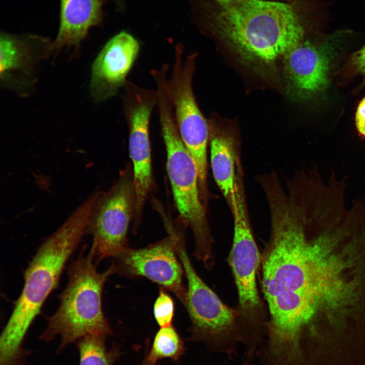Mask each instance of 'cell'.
<instances>
[{
	"label": "cell",
	"instance_id": "obj_1",
	"mask_svg": "<svg viewBox=\"0 0 365 365\" xmlns=\"http://www.w3.org/2000/svg\"><path fill=\"white\" fill-rule=\"evenodd\" d=\"M268 205L259 274L264 353L284 363L321 359L365 340V216L327 199L281 197Z\"/></svg>",
	"mask_w": 365,
	"mask_h": 365
},
{
	"label": "cell",
	"instance_id": "obj_2",
	"mask_svg": "<svg viewBox=\"0 0 365 365\" xmlns=\"http://www.w3.org/2000/svg\"><path fill=\"white\" fill-rule=\"evenodd\" d=\"M194 21L224 39L244 60L271 64L302 42L304 29L289 4L236 0L204 10L190 1Z\"/></svg>",
	"mask_w": 365,
	"mask_h": 365
},
{
	"label": "cell",
	"instance_id": "obj_3",
	"mask_svg": "<svg viewBox=\"0 0 365 365\" xmlns=\"http://www.w3.org/2000/svg\"><path fill=\"white\" fill-rule=\"evenodd\" d=\"M96 200L89 196L48 237L25 270L22 290L0 337V359L6 364H21L31 353L23 347L26 335L85 233Z\"/></svg>",
	"mask_w": 365,
	"mask_h": 365
},
{
	"label": "cell",
	"instance_id": "obj_4",
	"mask_svg": "<svg viewBox=\"0 0 365 365\" xmlns=\"http://www.w3.org/2000/svg\"><path fill=\"white\" fill-rule=\"evenodd\" d=\"M83 247L68 267V282L59 296L56 311L46 317L47 325L40 336L49 342L56 336L61 338L57 353L89 335H113L112 327L102 307V294L106 280L117 272L114 262L105 271H97L93 250L84 256Z\"/></svg>",
	"mask_w": 365,
	"mask_h": 365
},
{
	"label": "cell",
	"instance_id": "obj_5",
	"mask_svg": "<svg viewBox=\"0 0 365 365\" xmlns=\"http://www.w3.org/2000/svg\"><path fill=\"white\" fill-rule=\"evenodd\" d=\"M156 106L174 203L182 225L192 231L194 256L206 268L210 269L214 265V240L207 217V208L201 197L197 168L181 138L171 104L163 88L157 90Z\"/></svg>",
	"mask_w": 365,
	"mask_h": 365
},
{
	"label": "cell",
	"instance_id": "obj_6",
	"mask_svg": "<svg viewBox=\"0 0 365 365\" xmlns=\"http://www.w3.org/2000/svg\"><path fill=\"white\" fill-rule=\"evenodd\" d=\"M231 213L234 232L228 262L237 293L235 308L241 338L247 342L256 343L266 335L268 313L258 286L261 253L252 232L245 195L237 197L236 206Z\"/></svg>",
	"mask_w": 365,
	"mask_h": 365
},
{
	"label": "cell",
	"instance_id": "obj_7",
	"mask_svg": "<svg viewBox=\"0 0 365 365\" xmlns=\"http://www.w3.org/2000/svg\"><path fill=\"white\" fill-rule=\"evenodd\" d=\"M176 248L187 280L182 304L191 320V339L232 357L241 343L236 308L225 304L198 274L186 251L184 236L178 238Z\"/></svg>",
	"mask_w": 365,
	"mask_h": 365
},
{
	"label": "cell",
	"instance_id": "obj_8",
	"mask_svg": "<svg viewBox=\"0 0 365 365\" xmlns=\"http://www.w3.org/2000/svg\"><path fill=\"white\" fill-rule=\"evenodd\" d=\"M184 51L182 44L176 45L171 73L166 80L165 87L181 138L196 163L200 191L206 194L209 192V124L199 108L193 87L198 53L185 55Z\"/></svg>",
	"mask_w": 365,
	"mask_h": 365
},
{
	"label": "cell",
	"instance_id": "obj_9",
	"mask_svg": "<svg viewBox=\"0 0 365 365\" xmlns=\"http://www.w3.org/2000/svg\"><path fill=\"white\" fill-rule=\"evenodd\" d=\"M132 167L126 166L105 192H100L85 231L92 235L96 263L116 258L128 246L127 233L135 208Z\"/></svg>",
	"mask_w": 365,
	"mask_h": 365
},
{
	"label": "cell",
	"instance_id": "obj_10",
	"mask_svg": "<svg viewBox=\"0 0 365 365\" xmlns=\"http://www.w3.org/2000/svg\"><path fill=\"white\" fill-rule=\"evenodd\" d=\"M123 114L129 131L128 147L135 193L133 222L141 223L143 209L153 186L150 127L157 105L156 90L127 81L123 87Z\"/></svg>",
	"mask_w": 365,
	"mask_h": 365
},
{
	"label": "cell",
	"instance_id": "obj_11",
	"mask_svg": "<svg viewBox=\"0 0 365 365\" xmlns=\"http://www.w3.org/2000/svg\"><path fill=\"white\" fill-rule=\"evenodd\" d=\"M165 224L168 236L141 248L128 247L116 258L117 272L129 278L145 277L173 293L183 303L185 275L176 248L182 231L167 218Z\"/></svg>",
	"mask_w": 365,
	"mask_h": 365
},
{
	"label": "cell",
	"instance_id": "obj_12",
	"mask_svg": "<svg viewBox=\"0 0 365 365\" xmlns=\"http://www.w3.org/2000/svg\"><path fill=\"white\" fill-rule=\"evenodd\" d=\"M342 33L333 34L319 44L302 42L284 56V73L291 98L311 99L327 88L333 58Z\"/></svg>",
	"mask_w": 365,
	"mask_h": 365
},
{
	"label": "cell",
	"instance_id": "obj_13",
	"mask_svg": "<svg viewBox=\"0 0 365 365\" xmlns=\"http://www.w3.org/2000/svg\"><path fill=\"white\" fill-rule=\"evenodd\" d=\"M139 50L137 39L125 31L106 42L92 67L90 90L95 101L106 100L124 87Z\"/></svg>",
	"mask_w": 365,
	"mask_h": 365
},
{
	"label": "cell",
	"instance_id": "obj_14",
	"mask_svg": "<svg viewBox=\"0 0 365 365\" xmlns=\"http://www.w3.org/2000/svg\"><path fill=\"white\" fill-rule=\"evenodd\" d=\"M52 43L40 36L2 32L1 82L5 86L16 90L33 85L35 71L39 64L52 53Z\"/></svg>",
	"mask_w": 365,
	"mask_h": 365
},
{
	"label": "cell",
	"instance_id": "obj_15",
	"mask_svg": "<svg viewBox=\"0 0 365 365\" xmlns=\"http://www.w3.org/2000/svg\"><path fill=\"white\" fill-rule=\"evenodd\" d=\"M210 160L214 179L231 211L236 204L239 141L232 131L208 121Z\"/></svg>",
	"mask_w": 365,
	"mask_h": 365
},
{
	"label": "cell",
	"instance_id": "obj_16",
	"mask_svg": "<svg viewBox=\"0 0 365 365\" xmlns=\"http://www.w3.org/2000/svg\"><path fill=\"white\" fill-rule=\"evenodd\" d=\"M60 25L52 52L67 47L78 53L89 29L102 21L103 0H60Z\"/></svg>",
	"mask_w": 365,
	"mask_h": 365
},
{
	"label": "cell",
	"instance_id": "obj_17",
	"mask_svg": "<svg viewBox=\"0 0 365 365\" xmlns=\"http://www.w3.org/2000/svg\"><path fill=\"white\" fill-rule=\"evenodd\" d=\"M107 336L102 335L86 336L76 343L79 354V365H113L120 354L118 345L107 349Z\"/></svg>",
	"mask_w": 365,
	"mask_h": 365
},
{
	"label": "cell",
	"instance_id": "obj_18",
	"mask_svg": "<svg viewBox=\"0 0 365 365\" xmlns=\"http://www.w3.org/2000/svg\"><path fill=\"white\" fill-rule=\"evenodd\" d=\"M184 342L172 325L160 327L156 333L147 358L156 363L161 359L169 358L177 361L185 352Z\"/></svg>",
	"mask_w": 365,
	"mask_h": 365
},
{
	"label": "cell",
	"instance_id": "obj_19",
	"mask_svg": "<svg viewBox=\"0 0 365 365\" xmlns=\"http://www.w3.org/2000/svg\"><path fill=\"white\" fill-rule=\"evenodd\" d=\"M155 320L160 327L171 325L174 314V303L172 298L161 288L153 307Z\"/></svg>",
	"mask_w": 365,
	"mask_h": 365
},
{
	"label": "cell",
	"instance_id": "obj_20",
	"mask_svg": "<svg viewBox=\"0 0 365 365\" xmlns=\"http://www.w3.org/2000/svg\"><path fill=\"white\" fill-rule=\"evenodd\" d=\"M355 124L358 134L365 138V96L357 105L355 115Z\"/></svg>",
	"mask_w": 365,
	"mask_h": 365
},
{
	"label": "cell",
	"instance_id": "obj_21",
	"mask_svg": "<svg viewBox=\"0 0 365 365\" xmlns=\"http://www.w3.org/2000/svg\"><path fill=\"white\" fill-rule=\"evenodd\" d=\"M350 63L356 71L365 78V44L353 54Z\"/></svg>",
	"mask_w": 365,
	"mask_h": 365
},
{
	"label": "cell",
	"instance_id": "obj_22",
	"mask_svg": "<svg viewBox=\"0 0 365 365\" xmlns=\"http://www.w3.org/2000/svg\"><path fill=\"white\" fill-rule=\"evenodd\" d=\"M141 365H157L156 363L150 361L147 357L143 360Z\"/></svg>",
	"mask_w": 365,
	"mask_h": 365
},
{
	"label": "cell",
	"instance_id": "obj_23",
	"mask_svg": "<svg viewBox=\"0 0 365 365\" xmlns=\"http://www.w3.org/2000/svg\"><path fill=\"white\" fill-rule=\"evenodd\" d=\"M236 0H216L218 5H224L233 2Z\"/></svg>",
	"mask_w": 365,
	"mask_h": 365
},
{
	"label": "cell",
	"instance_id": "obj_24",
	"mask_svg": "<svg viewBox=\"0 0 365 365\" xmlns=\"http://www.w3.org/2000/svg\"><path fill=\"white\" fill-rule=\"evenodd\" d=\"M311 168H313V167H311ZM316 168H317V167H316ZM307 169H308V168H307ZM303 170H304V169H303ZM300 171H301V170H300ZM298 172H299V171H298ZM297 172H296V173H297Z\"/></svg>",
	"mask_w": 365,
	"mask_h": 365
},
{
	"label": "cell",
	"instance_id": "obj_25",
	"mask_svg": "<svg viewBox=\"0 0 365 365\" xmlns=\"http://www.w3.org/2000/svg\"><path fill=\"white\" fill-rule=\"evenodd\" d=\"M161 68H162V67H161ZM164 68H165V67H164ZM166 69H167V68H166ZM167 69L168 70V69ZM150 75H151V73H150Z\"/></svg>",
	"mask_w": 365,
	"mask_h": 365
}]
</instances>
